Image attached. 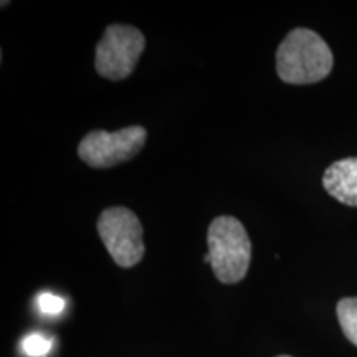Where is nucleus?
I'll return each mask as SVG.
<instances>
[{"label": "nucleus", "mask_w": 357, "mask_h": 357, "mask_svg": "<svg viewBox=\"0 0 357 357\" xmlns=\"http://www.w3.org/2000/svg\"><path fill=\"white\" fill-rule=\"evenodd\" d=\"M37 306H38V310L43 312V314L56 316L65 310V301H63V298L56 296V294L42 293L37 298Z\"/></svg>", "instance_id": "1a4fd4ad"}, {"label": "nucleus", "mask_w": 357, "mask_h": 357, "mask_svg": "<svg viewBox=\"0 0 357 357\" xmlns=\"http://www.w3.org/2000/svg\"><path fill=\"white\" fill-rule=\"evenodd\" d=\"M52 339L43 334H30L22 341V351L29 357H45L52 351Z\"/></svg>", "instance_id": "6e6552de"}, {"label": "nucleus", "mask_w": 357, "mask_h": 357, "mask_svg": "<svg viewBox=\"0 0 357 357\" xmlns=\"http://www.w3.org/2000/svg\"><path fill=\"white\" fill-rule=\"evenodd\" d=\"M144 47V35L136 26L123 24L106 26L105 35L96 45L95 68L98 75L111 82L131 77Z\"/></svg>", "instance_id": "7ed1b4c3"}, {"label": "nucleus", "mask_w": 357, "mask_h": 357, "mask_svg": "<svg viewBox=\"0 0 357 357\" xmlns=\"http://www.w3.org/2000/svg\"><path fill=\"white\" fill-rule=\"evenodd\" d=\"M278 357H291V356H278Z\"/></svg>", "instance_id": "9d476101"}, {"label": "nucleus", "mask_w": 357, "mask_h": 357, "mask_svg": "<svg viewBox=\"0 0 357 357\" xmlns=\"http://www.w3.org/2000/svg\"><path fill=\"white\" fill-rule=\"evenodd\" d=\"M326 192L337 202L357 207V158L336 160L323 176Z\"/></svg>", "instance_id": "423d86ee"}, {"label": "nucleus", "mask_w": 357, "mask_h": 357, "mask_svg": "<svg viewBox=\"0 0 357 357\" xmlns=\"http://www.w3.org/2000/svg\"><path fill=\"white\" fill-rule=\"evenodd\" d=\"M336 311L342 333L357 346V298H342L337 303Z\"/></svg>", "instance_id": "0eeeda50"}, {"label": "nucleus", "mask_w": 357, "mask_h": 357, "mask_svg": "<svg viewBox=\"0 0 357 357\" xmlns=\"http://www.w3.org/2000/svg\"><path fill=\"white\" fill-rule=\"evenodd\" d=\"M147 141V131L142 126H128L119 131L96 129L83 137L78 146V155L93 169H109L136 158Z\"/></svg>", "instance_id": "39448f33"}, {"label": "nucleus", "mask_w": 357, "mask_h": 357, "mask_svg": "<svg viewBox=\"0 0 357 357\" xmlns=\"http://www.w3.org/2000/svg\"><path fill=\"white\" fill-rule=\"evenodd\" d=\"M98 234L118 266L131 268L144 257L142 225L136 213L126 207H109L101 212Z\"/></svg>", "instance_id": "20e7f679"}, {"label": "nucleus", "mask_w": 357, "mask_h": 357, "mask_svg": "<svg viewBox=\"0 0 357 357\" xmlns=\"http://www.w3.org/2000/svg\"><path fill=\"white\" fill-rule=\"evenodd\" d=\"M208 253L213 275L223 284H235L248 273L252 261V242L243 223L231 215L213 218L207 231Z\"/></svg>", "instance_id": "f03ea898"}, {"label": "nucleus", "mask_w": 357, "mask_h": 357, "mask_svg": "<svg viewBox=\"0 0 357 357\" xmlns=\"http://www.w3.org/2000/svg\"><path fill=\"white\" fill-rule=\"evenodd\" d=\"M333 52L318 33L294 29L276 50V73L288 84L318 83L331 73Z\"/></svg>", "instance_id": "f257e3e1"}]
</instances>
